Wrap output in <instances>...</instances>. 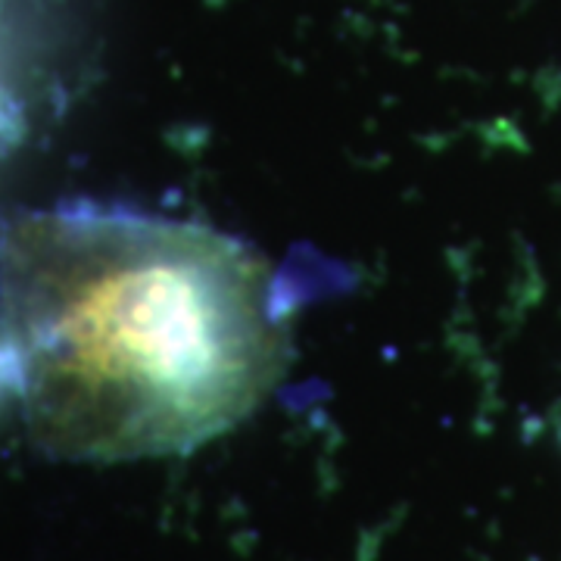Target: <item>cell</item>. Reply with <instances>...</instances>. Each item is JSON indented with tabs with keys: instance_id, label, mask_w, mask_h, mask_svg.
<instances>
[{
	"instance_id": "1",
	"label": "cell",
	"mask_w": 561,
	"mask_h": 561,
	"mask_svg": "<svg viewBox=\"0 0 561 561\" xmlns=\"http://www.w3.org/2000/svg\"><path fill=\"white\" fill-rule=\"evenodd\" d=\"M0 359L54 456L184 453L278 383V280L197 221L69 203L0 228Z\"/></svg>"
}]
</instances>
